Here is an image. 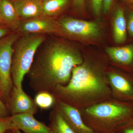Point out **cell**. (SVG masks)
Listing matches in <instances>:
<instances>
[{"label": "cell", "mask_w": 133, "mask_h": 133, "mask_svg": "<svg viewBox=\"0 0 133 133\" xmlns=\"http://www.w3.org/2000/svg\"><path fill=\"white\" fill-rule=\"evenodd\" d=\"M83 63L80 53L72 45L47 36L37 50L27 74L29 85L36 93H51L57 86L69 83L73 69Z\"/></svg>", "instance_id": "1"}, {"label": "cell", "mask_w": 133, "mask_h": 133, "mask_svg": "<svg viewBox=\"0 0 133 133\" xmlns=\"http://www.w3.org/2000/svg\"><path fill=\"white\" fill-rule=\"evenodd\" d=\"M108 91L102 76L83 63L73 69L69 83L65 85L57 86L51 93L57 99L73 106L83 99L101 96Z\"/></svg>", "instance_id": "2"}, {"label": "cell", "mask_w": 133, "mask_h": 133, "mask_svg": "<svg viewBox=\"0 0 133 133\" xmlns=\"http://www.w3.org/2000/svg\"><path fill=\"white\" fill-rule=\"evenodd\" d=\"M90 117L86 124L97 133H113L133 118V103L122 101L94 105L85 110Z\"/></svg>", "instance_id": "3"}, {"label": "cell", "mask_w": 133, "mask_h": 133, "mask_svg": "<svg viewBox=\"0 0 133 133\" xmlns=\"http://www.w3.org/2000/svg\"><path fill=\"white\" fill-rule=\"evenodd\" d=\"M47 35L21 34L13 45L11 75L14 85L22 87L23 81L33 63L36 52Z\"/></svg>", "instance_id": "4"}, {"label": "cell", "mask_w": 133, "mask_h": 133, "mask_svg": "<svg viewBox=\"0 0 133 133\" xmlns=\"http://www.w3.org/2000/svg\"><path fill=\"white\" fill-rule=\"evenodd\" d=\"M21 35L17 31H13L0 40L1 96L7 101L14 86L11 75L13 45Z\"/></svg>", "instance_id": "5"}, {"label": "cell", "mask_w": 133, "mask_h": 133, "mask_svg": "<svg viewBox=\"0 0 133 133\" xmlns=\"http://www.w3.org/2000/svg\"><path fill=\"white\" fill-rule=\"evenodd\" d=\"M64 34L79 38H92L100 33L98 24L95 22L64 17L57 21Z\"/></svg>", "instance_id": "6"}, {"label": "cell", "mask_w": 133, "mask_h": 133, "mask_svg": "<svg viewBox=\"0 0 133 133\" xmlns=\"http://www.w3.org/2000/svg\"><path fill=\"white\" fill-rule=\"evenodd\" d=\"M16 31L21 34L45 35L64 33L57 21L43 16L21 21Z\"/></svg>", "instance_id": "7"}, {"label": "cell", "mask_w": 133, "mask_h": 133, "mask_svg": "<svg viewBox=\"0 0 133 133\" xmlns=\"http://www.w3.org/2000/svg\"><path fill=\"white\" fill-rule=\"evenodd\" d=\"M6 106L10 114L14 115L28 114L34 115L38 111L34 100L25 93L22 88L13 86Z\"/></svg>", "instance_id": "8"}, {"label": "cell", "mask_w": 133, "mask_h": 133, "mask_svg": "<svg viewBox=\"0 0 133 133\" xmlns=\"http://www.w3.org/2000/svg\"><path fill=\"white\" fill-rule=\"evenodd\" d=\"M56 99V107L65 121L76 133H97L85 123L81 114L73 106Z\"/></svg>", "instance_id": "9"}, {"label": "cell", "mask_w": 133, "mask_h": 133, "mask_svg": "<svg viewBox=\"0 0 133 133\" xmlns=\"http://www.w3.org/2000/svg\"><path fill=\"white\" fill-rule=\"evenodd\" d=\"M33 115L22 114L11 115L12 129L23 133H52L51 129L38 121Z\"/></svg>", "instance_id": "10"}, {"label": "cell", "mask_w": 133, "mask_h": 133, "mask_svg": "<svg viewBox=\"0 0 133 133\" xmlns=\"http://www.w3.org/2000/svg\"><path fill=\"white\" fill-rule=\"evenodd\" d=\"M108 78L117 96L124 101L133 103V76L113 72L109 73Z\"/></svg>", "instance_id": "11"}, {"label": "cell", "mask_w": 133, "mask_h": 133, "mask_svg": "<svg viewBox=\"0 0 133 133\" xmlns=\"http://www.w3.org/2000/svg\"><path fill=\"white\" fill-rule=\"evenodd\" d=\"M113 32L115 42L122 44L128 40L127 23L124 4L115 3L113 6Z\"/></svg>", "instance_id": "12"}, {"label": "cell", "mask_w": 133, "mask_h": 133, "mask_svg": "<svg viewBox=\"0 0 133 133\" xmlns=\"http://www.w3.org/2000/svg\"><path fill=\"white\" fill-rule=\"evenodd\" d=\"M21 21L43 16V0H13Z\"/></svg>", "instance_id": "13"}, {"label": "cell", "mask_w": 133, "mask_h": 133, "mask_svg": "<svg viewBox=\"0 0 133 133\" xmlns=\"http://www.w3.org/2000/svg\"><path fill=\"white\" fill-rule=\"evenodd\" d=\"M106 52L116 63L133 71V43L121 47H108Z\"/></svg>", "instance_id": "14"}, {"label": "cell", "mask_w": 133, "mask_h": 133, "mask_svg": "<svg viewBox=\"0 0 133 133\" xmlns=\"http://www.w3.org/2000/svg\"><path fill=\"white\" fill-rule=\"evenodd\" d=\"M0 10L3 24L12 31H16L21 20L13 2L9 0H2Z\"/></svg>", "instance_id": "15"}, {"label": "cell", "mask_w": 133, "mask_h": 133, "mask_svg": "<svg viewBox=\"0 0 133 133\" xmlns=\"http://www.w3.org/2000/svg\"><path fill=\"white\" fill-rule=\"evenodd\" d=\"M72 0H43V16L54 19L66 10Z\"/></svg>", "instance_id": "16"}, {"label": "cell", "mask_w": 133, "mask_h": 133, "mask_svg": "<svg viewBox=\"0 0 133 133\" xmlns=\"http://www.w3.org/2000/svg\"><path fill=\"white\" fill-rule=\"evenodd\" d=\"M49 127L52 133H76L65 121L56 107L51 112Z\"/></svg>", "instance_id": "17"}, {"label": "cell", "mask_w": 133, "mask_h": 133, "mask_svg": "<svg viewBox=\"0 0 133 133\" xmlns=\"http://www.w3.org/2000/svg\"><path fill=\"white\" fill-rule=\"evenodd\" d=\"M34 101L37 107L43 109L53 107L56 104V98L51 92L42 91L37 93Z\"/></svg>", "instance_id": "18"}, {"label": "cell", "mask_w": 133, "mask_h": 133, "mask_svg": "<svg viewBox=\"0 0 133 133\" xmlns=\"http://www.w3.org/2000/svg\"><path fill=\"white\" fill-rule=\"evenodd\" d=\"M124 5L128 37L129 36L131 38H133V4Z\"/></svg>", "instance_id": "19"}, {"label": "cell", "mask_w": 133, "mask_h": 133, "mask_svg": "<svg viewBox=\"0 0 133 133\" xmlns=\"http://www.w3.org/2000/svg\"><path fill=\"white\" fill-rule=\"evenodd\" d=\"M87 1L94 14L96 16H100L102 14L103 0H87Z\"/></svg>", "instance_id": "20"}, {"label": "cell", "mask_w": 133, "mask_h": 133, "mask_svg": "<svg viewBox=\"0 0 133 133\" xmlns=\"http://www.w3.org/2000/svg\"><path fill=\"white\" fill-rule=\"evenodd\" d=\"M11 116L5 118H0V133H4L12 129Z\"/></svg>", "instance_id": "21"}, {"label": "cell", "mask_w": 133, "mask_h": 133, "mask_svg": "<svg viewBox=\"0 0 133 133\" xmlns=\"http://www.w3.org/2000/svg\"><path fill=\"white\" fill-rule=\"evenodd\" d=\"M72 6L74 10L78 13L85 12L86 7L84 0H72Z\"/></svg>", "instance_id": "22"}, {"label": "cell", "mask_w": 133, "mask_h": 133, "mask_svg": "<svg viewBox=\"0 0 133 133\" xmlns=\"http://www.w3.org/2000/svg\"><path fill=\"white\" fill-rule=\"evenodd\" d=\"M118 133H133V122H128L121 125L116 128Z\"/></svg>", "instance_id": "23"}, {"label": "cell", "mask_w": 133, "mask_h": 133, "mask_svg": "<svg viewBox=\"0 0 133 133\" xmlns=\"http://www.w3.org/2000/svg\"><path fill=\"white\" fill-rule=\"evenodd\" d=\"M115 3V0H103L102 14L108 15Z\"/></svg>", "instance_id": "24"}, {"label": "cell", "mask_w": 133, "mask_h": 133, "mask_svg": "<svg viewBox=\"0 0 133 133\" xmlns=\"http://www.w3.org/2000/svg\"><path fill=\"white\" fill-rule=\"evenodd\" d=\"M7 107L0 97V118H5L11 116Z\"/></svg>", "instance_id": "25"}, {"label": "cell", "mask_w": 133, "mask_h": 133, "mask_svg": "<svg viewBox=\"0 0 133 133\" xmlns=\"http://www.w3.org/2000/svg\"><path fill=\"white\" fill-rule=\"evenodd\" d=\"M10 30H12L7 26L0 24V40L12 33L10 32Z\"/></svg>", "instance_id": "26"}, {"label": "cell", "mask_w": 133, "mask_h": 133, "mask_svg": "<svg viewBox=\"0 0 133 133\" xmlns=\"http://www.w3.org/2000/svg\"><path fill=\"white\" fill-rule=\"evenodd\" d=\"M123 4H133V0H120Z\"/></svg>", "instance_id": "27"}, {"label": "cell", "mask_w": 133, "mask_h": 133, "mask_svg": "<svg viewBox=\"0 0 133 133\" xmlns=\"http://www.w3.org/2000/svg\"><path fill=\"white\" fill-rule=\"evenodd\" d=\"M2 1V0H0V10H1V5ZM0 24H3V22L2 19L1 17V10H0Z\"/></svg>", "instance_id": "28"}, {"label": "cell", "mask_w": 133, "mask_h": 133, "mask_svg": "<svg viewBox=\"0 0 133 133\" xmlns=\"http://www.w3.org/2000/svg\"><path fill=\"white\" fill-rule=\"evenodd\" d=\"M13 131L15 133H23L21 131H19V130H17L16 129H13Z\"/></svg>", "instance_id": "29"}, {"label": "cell", "mask_w": 133, "mask_h": 133, "mask_svg": "<svg viewBox=\"0 0 133 133\" xmlns=\"http://www.w3.org/2000/svg\"><path fill=\"white\" fill-rule=\"evenodd\" d=\"M4 133H15L13 129H10L5 132Z\"/></svg>", "instance_id": "30"}, {"label": "cell", "mask_w": 133, "mask_h": 133, "mask_svg": "<svg viewBox=\"0 0 133 133\" xmlns=\"http://www.w3.org/2000/svg\"><path fill=\"white\" fill-rule=\"evenodd\" d=\"M128 122H133V118Z\"/></svg>", "instance_id": "31"}, {"label": "cell", "mask_w": 133, "mask_h": 133, "mask_svg": "<svg viewBox=\"0 0 133 133\" xmlns=\"http://www.w3.org/2000/svg\"><path fill=\"white\" fill-rule=\"evenodd\" d=\"M0 96H1V89H0Z\"/></svg>", "instance_id": "32"}, {"label": "cell", "mask_w": 133, "mask_h": 133, "mask_svg": "<svg viewBox=\"0 0 133 133\" xmlns=\"http://www.w3.org/2000/svg\"><path fill=\"white\" fill-rule=\"evenodd\" d=\"M113 133H118V132H116V131H115V132H114Z\"/></svg>", "instance_id": "33"}]
</instances>
